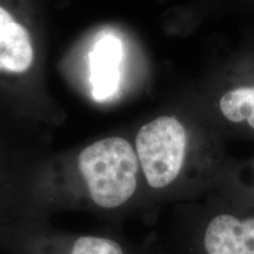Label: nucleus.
Segmentation results:
<instances>
[{
  "mask_svg": "<svg viewBox=\"0 0 254 254\" xmlns=\"http://www.w3.org/2000/svg\"><path fill=\"white\" fill-rule=\"evenodd\" d=\"M247 187H249L250 190H254V163L252 165V176H251V178H250V183H249V185H247Z\"/></svg>",
  "mask_w": 254,
  "mask_h": 254,
  "instance_id": "nucleus-8",
  "label": "nucleus"
},
{
  "mask_svg": "<svg viewBox=\"0 0 254 254\" xmlns=\"http://www.w3.org/2000/svg\"><path fill=\"white\" fill-rule=\"evenodd\" d=\"M68 254H125L118 241L98 236H81L73 241Z\"/></svg>",
  "mask_w": 254,
  "mask_h": 254,
  "instance_id": "nucleus-7",
  "label": "nucleus"
},
{
  "mask_svg": "<svg viewBox=\"0 0 254 254\" xmlns=\"http://www.w3.org/2000/svg\"><path fill=\"white\" fill-rule=\"evenodd\" d=\"M135 152L146 183L154 190L172 186L182 174L187 155V133L174 117H159L139 129Z\"/></svg>",
  "mask_w": 254,
  "mask_h": 254,
  "instance_id": "nucleus-2",
  "label": "nucleus"
},
{
  "mask_svg": "<svg viewBox=\"0 0 254 254\" xmlns=\"http://www.w3.org/2000/svg\"><path fill=\"white\" fill-rule=\"evenodd\" d=\"M123 44L119 38L105 34L95 43L90 53V80L95 101L109 100L120 85Z\"/></svg>",
  "mask_w": 254,
  "mask_h": 254,
  "instance_id": "nucleus-4",
  "label": "nucleus"
},
{
  "mask_svg": "<svg viewBox=\"0 0 254 254\" xmlns=\"http://www.w3.org/2000/svg\"><path fill=\"white\" fill-rule=\"evenodd\" d=\"M222 116L232 123H246L254 129V85H245L227 91L219 101Z\"/></svg>",
  "mask_w": 254,
  "mask_h": 254,
  "instance_id": "nucleus-6",
  "label": "nucleus"
},
{
  "mask_svg": "<svg viewBox=\"0 0 254 254\" xmlns=\"http://www.w3.org/2000/svg\"><path fill=\"white\" fill-rule=\"evenodd\" d=\"M78 166L88 194L101 208H118L135 193L140 165L126 139L110 136L93 142L81 151Z\"/></svg>",
  "mask_w": 254,
  "mask_h": 254,
  "instance_id": "nucleus-1",
  "label": "nucleus"
},
{
  "mask_svg": "<svg viewBox=\"0 0 254 254\" xmlns=\"http://www.w3.org/2000/svg\"><path fill=\"white\" fill-rule=\"evenodd\" d=\"M196 247L198 254H254V209L215 212L198 232Z\"/></svg>",
  "mask_w": 254,
  "mask_h": 254,
  "instance_id": "nucleus-3",
  "label": "nucleus"
},
{
  "mask_svg": "<svg viewBox=\"0 0 254 254\" xmlns=\"http://www.w3.org/2000/svg\"><path fill=\"white\" fill-rule=\"evenodd\" d=\"M30 33L0 6V71L26 72L33 64Z\"/></svg>",
  "mask_w": 254,
  "mask_h": 254,
  "instance_id": "nucleus-5",
  "label": "nucleus"
}]
</instances>
